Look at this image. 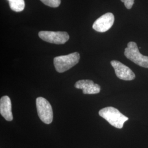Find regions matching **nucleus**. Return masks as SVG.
<instances>
[{
  "instance_id": "nucleus-1",
  "label": "nucleus",
  "mask_w": 148,
  "mask_h": 148,
  "mask_svg": "<svg viewBox=\"0 0 148 148\" xmlns=\"http://www.w3.org/2000/svg\"><path fill=\"white\" fill-rule=\"evenodd\" d=\"M99 115L108 122L111 126L117 128H122L125 122L128 120V118L121 113L116 108L108 106L101 109L99 111Z\"/></svg>"
},
{
  "instance_id": "nucleus-2",
  "label": "nucleus",
  "mask_w": 148,
  "mask_h": 148,
  "mask_svg": "<svg viewBox=\"0 0 148 148\" xmlns=\"http://www.w3.org/2000/svg\"><path fill=\"white\" fill-rule=\"evenodd\" d=\"M79 59L80 56L78 52L56 57L54 58V65L57 72L62 73L76 65L79 62Z\"/></svg>"
},
{
  "instance_id": "nucleus-3",
  "label": "nucleus",
  "mask_w": 148,
  "mask_h": 148,
  "mask_svg": "<svg viewBox=\"0 0 148 148\" xmlns=\"http://www.w3.org/2000/svg\"><path fill=\"white\" fill-rule=\"evenodd\" d=\"M124 54L127 59L138 65L148 68V57L143 56L140 53L136 43L128 42L127 48L125 49Z\"/></svg>"
},
{
  "instance_id": "nucleus-4",
  "label": "nucleus",
  "mask_w": 148,
  "mask_h": 148,
  "mask_svg": "<svg viewBox=\"0 0 148 148\" xmlns=\"http://www.w3.org/2000/svg\"><path fill=\"white\" fill-rule=\"evenodd\" d=\"M36 104L40 119L46 124L51 123L53 121V113L49 102L46 99L40 97L36 98Z\"/></svg>"
},
{
  "instance_id": "nucleus-5",
  "label": "nucleus",
  "mask_w": 148,
  "mask_h": 148,
  "mask_svg": "<svg viewBox=\"0 0 148 148\" xmlns=\"http://www.w3.org/2000/svg\"><path fill=\"white\" fill-rule=\"evenodd\" d=\"M38 36L46 42L57 45L64 44L69 39V34L64 32L41 31L38 32Z\"/></svg>"
},
{
  "instance_id": "nucleus-6",
  "label": "nucleus",
  "mask_w": 148,
  "mask_h": 148,
  "mask_svg": "<svg viewBox=\"0 0 148 148\" xmlns=\"http://www.w3.org/2000/svg\"><path fill=\"white\" fill-rule=\"evenodd\" d=\"M111 64L119 79L125 81H131L135 79V74L126 65L117 60H112Z\"/></svg>"
},
{
  "instance_id": "nucleus-7",
  "label": "nucleus",
  "mask_w": 148,
  "mask_h": 148,
  "mask_svg": "<svg viewBox=\"0 0 148 148\" xmlns=\"http://www.w3.org/2000/svg\"><path fill=\"white\" fill-rule=\"evenodd\" d=\"M115 21L114 16L111 13H106L98 18L93 25V29L96 32H104L111 28Z\"/></svg>"
},
{
  "instance_id": "nucleus-8",
  "label": "nucleus",
  "mask_w": 148,
  "mask_h": 148,
  "mask_svg": "<svg viewBox=\"0 0 148 148\" xmlns=\"http://www.w3.org/2000/svg\"><path fill=\"white\" fill-rule=\"evenodd\" d=\"M75 87L77 89L82 90L85 95H94L99 93L101 91L100 86L90 79H81L77 81L75 84Z\"/></svg>"
},
{
  "instance_id": "nucleus-9",
  "label": "nucleus",
  "mask_w": 148,
  "mask_h": 148,
  "mask_svg": "<svg viewBox=\"0 0 148 148\" xmlns=\"http://www.w3.org/2000/svg\"><path fill=\"white\" fill-rule=\"evenodd\" d=\"M0 113L5 120L8 121L13 120L11 99L7 95L3 96L0 99Z\"/></svg>"
},
{
  "instance_id": "nucleus-10",
  "label": "nucleus",
  "mask_w": 148,
  "mask_h": 148,
  "mask_svg": "<svg viewBox=\"0 0 148 148\" xmlns=\"http://www.w3.org/2000/svg\"><path fill=\"white\" fill-rule=\"evenodd\" d=\"M9 5L12 11L20 12L23 11L25 8L24 0H7Z\"/></svg>"
},
{
  "instance_id": "nucleus-11",
  "label": "nucleus",
  "mask_w": 148,
  "mask_h": 148,
  "mask_svg": "<svg viewBox=\"0 0 148 148\" xmlns=\"http://www.w3.org/2000/svg\"><path fill=\"white\" fill-rule=\"evenodd\" d=\"M45 5H48L51 7L56 8L59 7L60 3V0H40Z\"/></svg>"
},
{
  "instance_id": "nucleus-12",
  "label": "nucleus",
  "mask_w": 148,
  "mask_h": 148,
  "mask_svg": "<svg viewBox=\"0 0 148 148\" xmlns=\"http://www.w3.org/2000/svg\"><path fill=\"white\" fill-rule=\"evenodd\" d=\"M121 1L124 3L125 6L128 10L132 8L134 2V0H121Z\"/></svg>"
}]
</instances>
